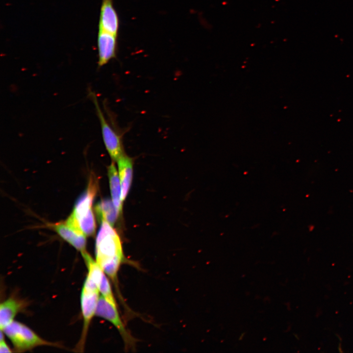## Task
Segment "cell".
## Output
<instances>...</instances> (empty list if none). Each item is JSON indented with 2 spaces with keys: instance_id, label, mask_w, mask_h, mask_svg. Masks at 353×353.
<instances>
[{
  "instance_id": "cell-4",
  "label": "cell",
  "mask_w": 353,
  "mask_h": 353,
  "mask_svg": "<svg viewBox=\"0 0 353 353\" xmlns=\"http://www.w3.org/2000/svg\"><path fill=\"white\" fill-rule=\"evenodd\" d=\"M12 342L15 350L23 352L40 346H55L44 340L25 324L13 321L3 330Z\"/></svg>"
},
{
  "instance_id": "cell-9",
  "label": "cell",
  "mask_w": 353,
  "mask_h": 353,
  "mask_svg": "<svg viewBox=\"0 0 353 353\" xmlns=\"http://www.w3.org/2000/svg\"><path fill=\"white\" fill-rule=\"evenodd\" d=\"M53 228L64 240L81 253L87 252L86 236L83 233L70 227L65 221L54 225Z\"/></svg>"
},
{
  "instance_id": "cell-11",
  "label": "cell",
  "mask_w": 353,
  "mask_h": 353,
  "mask_svg": "<svg viewBox=\"0 0 353 353\" xmlns=\"http://www.w3.org/2000/svg\"><path fill=\"white\" fill-rule=\"evenodd\" d=\"M121 185V200L126 198L132 179L133 163L131 158L124 153L117 160Z\"/></svg>"
},
{
  "instance_id": "cell-3",
  "label": "cell",
  "mask_w": 353,
  "mask_h": 353,
  "mask_svg": "<svg viewBox=\"0 0 353 353\" xmlns=\"http://www.w3.org/2000/svg\"><path fill=\"white\" fill-rule=\"evenodd\" d=\"M100 291L97 282L87 275L83 283L81 296L80 304L83 317V328L81 335L77 345L78 351H82L90 322L96 314L100 298Z\"/></svg>"
},
{
  "instance_id": "cell-8",
  "label": "cell",
  "mask_w": 353,
  "mask_h": 353,
  "mask_svg": "<svg viewBox=\"0 0 353 353\" xmlns=\"http://www.w3.org/2000/svg\"><path fill=\"white\" fill-rule=\"evenodd\" d=\"M99 29L117 35L119 20L112 0H102Z\"/></svg>"
},
{
  "instance_id": "cell-14",
  "label": "cell",
  "mask_w": 353,
  "mask_h": 353,
  "mask_svg": "<svg viewBox=\"0 0 353 353\" xmlns=\"http://www.w3.org/2000/svg\"><path fill=\"white\" fill-rule=\"evenodd\" d=\"M3 331L0 330V353H11L12 351L7 345L4 338Z\"/></svg>"
},
{
  "instance_id": "cell-12",
  "label": "cell",
  "mask_w": 353,
  "mask_h": 353,
  "mask_svg": "<svg viewBox=\"0 0 353 353\" xmlns=\"http://www.w3.org/2000/svg\"><path fill=\"white\" fill-rule=\"evenodd\" d=\"M108 175L112 201L120 213L122 210L121 185L119 176L113 163H112L108 167Z\"/></svg>"
},
{
  "instance_id": "cell-6",
  "label": "cell",
  "mask_w": 353,
  "mask_h": 353,
  "mask_svg": "<svg viewBox=\"0 0 353 353\" xmlns=\"http://www.w3.org/2000/svg\"><path fill=\"white\" fill-rule=\"evenodd\" d=\"M95 315L112 323L118 329L125 343L126 349L134 347L135 339L126 328L118 313L117 306L102 296H100Z\"/></svg>"
},
{
  "instance_id": "cell-7",
  "label": "cell",
  "mask_w": 353,
  "mask_h": 353,
  "mask_svg": "<svg viewBox=\"0 0 353 353\" xmlns=\"http://www.w3.org/2000/svg\"><path fill=\"white\" fill-rule=\"evenodd\" d=\"M117 35L99 29L98 35V67H102L115 58L117 49Z\"/></svg>"
},
{
  "instance_id": "cell-2",
  "label": "cell",
  "mask_w": 353,
  "mask_h": 353,
  "mask_svg": "<svg viewBox=\"0 0 353 353\" xmlns=\"http://www.w3.org/2000/svg\"><path fill=\"white\" fill-rule=\"evenodd\" d=\"M97 188L95 180L91 178L86 190L78 198L71 214L86 236L92 235L95 231L96 224L91 207Z\"/></svg>"
},
{
  "instance_id": "cell-1",
  "label": "cell",
  "mask_w": 353,
  "mask_h": 353,
  "mask_svg": "<svg viewBox=\"0 0 353 353\" xmlns=\"http://www.w3.org/2000/svg\"><path fill=\"white\" fill-rule=\"evenodd\" d=\"M95 261L118 289V272L126 259L122 243L108 223L102 221L95 245Z\"/></svg>"
},
{
  "instance_id": "cell-10",
  "label": "cell",
  "mask_w": 353,
  "mask_h": 353,
  "mask_svg": "<svg viewBox=\"0 0 353 353\" xmlns=\"http://www.w3.org/2000/svg\"><path fill=\"white\" fill-rule=\"evenodd\" d=\"M25 303L19 299L10 297L0 304V329L12 322L16 315L25 306Z\"/></svg>"
},
{
  "instance_id": "cell-5",
  "label": "cell",
  "mask_w": 353,
  "mask_h": 353,
  "mask_svg": "<svg viewBox=\"0 0 353 353\" xmlns=\"http://www.w3.org/2000/svg\"><path fill=\"white\" fill-rule=\"evenodd\" d=\"M89 95L96 107L99 117L103 142L111 158L117 161L124 154L121 136L113 128L106 120L98 102L95 94L89 91Z\"/></svg>"
},
{
  "instance_id": "cell-13",
  "label": "cell",
  "mask_w": 353,
  "mask_h": 353,
  "mask_svg": "<svg viewBox=\"0 0 353 353\" xmlns=\"http://www.w3.org/2000/svg\"><path fill=\"white\" fill-rule=\"evenodd\" d=\"M95 209L100 219L102 221L107 222L112 226L114 225L120 213L112 201L109 200L102 201L97 205Z\"/></svg>"
}]
</instances>
